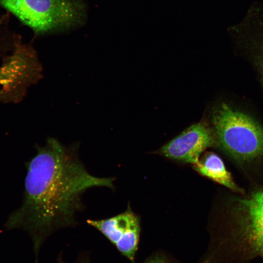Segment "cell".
<instances>
[{"label":"cell","mask_w":263,"mask_h":263,"mask_svg":"<svg viewBox=\"0 0 263 263\" xmlns=\"http://www.w3.org/2000/svg\"><path fill=\"white\" fill-rule=\"evenodd\" d=\"M78 146L49 137L44 146L37 147L26 164L22 204L10 215L7 227L23 228L40 243L54 230L75 225L87 190L114 188V178L89 172L78 155Z\"/></svg>","instance_id":"1"},{"label":"cell","mask_w":263,"mask_h":263,"mask_svg":"<svg viewBox=\"0 0 263 263\" xmlns=\"http://www.w3.org/2000/svg\"><path fill=\"white\" fill-rule=\"evenodd\" d=\"M228 222L213 261L250 263L263 257V189L234 199Z\"/></svg>","instance_id":"2"},{"label":"cell","mask_w":263,"mask_h":263,"mask_svg":"<svg viewBox=\"0 0 263 263\" xmlns=\"http://www.w3.org/2000/svg\"><path fill=\"white\" fill-rule=\"evenodd\" d=\"M216 143L239 164L263 160V127L248 114L225 102L218 104L212 113Z\"/></svg>","instance_id":"3"},{"label":"cell","mask_w":263,"mask_h":263,"mask_svg":"<svg viewBox=\"0 0 263 263\" xmlns=\"http://www.w3.org/2000/svg\"><path fill=\"white\" fill-rule=\"evenodd\" d=\"M0 8L30 28L37 37L72 30L86 18L85 0H0Z\"/></svg>","instance_id":"4"},{"label":"cell","mask_w":263,"mask_h":263,"mask_svg":"<svg viewBox=\"0 0 263 263\" xmlns=\"http://www.w3.org/2000/svg\"><path fill=\"white\" fill-rule=\"evenodd\" d=\"M235 47L250 60L263 85V0L253 2L243 19L227 28Z\"/></svg>","instance_id":"5"},{"label":"cell","mask_w":263,"mask_h":263,"mask_svg":"<svg viewBox=\"0 0 263 263\" xmlns=\"http://www.w3.org/2000/svg\"><path fill=\"white\" fill-rule=\"evenodd\" d=\"M113 243L124 256L133 261L139 240L138 218L130 207L119 214L100 220H87Z\"/></svg>","instance_id":"6"},{"label":"cell","mask_w":263,"mask_h":263,"mask_svg":"<svg viewBox=\"0 0 263 263\" xmlns=\"http://www.w3.org/2000/svg\"><path fill=\"white\" fill-rule=\"evenodd\" d=\"M216 143L212 129L200 122L190 126L161 149L167 157L193 164L202 153Z\"/></svg>","instance_id":"7"},{"label":"cell","mask_w":263,"mask_h":263,"mask_svg":"<svg viewBox=\"0 0 263 263\" xmlns=\"http://www.w3.org/2000/svg\"><path fill=\"white\" fill-rule=\"evenodd\" d=\"M194 169L202 175L235 191H242L235 184L222 159L214 153H207L193 164Z\"/></svg>","instance_id":"8"},{"label":"cell","mask_w":263,"mask_h":263,"mask_svg":"<svg viewBox=\"0 0 263 263\" xmlns=\"http://www.w3.org/2000/svg\"><path fill=\"white\" fill-rule=\"evenodd\" d=\"M146 263H168L164 259L160 257H156Z\"/></svg>","instance_id":"9"}]
</instances>
